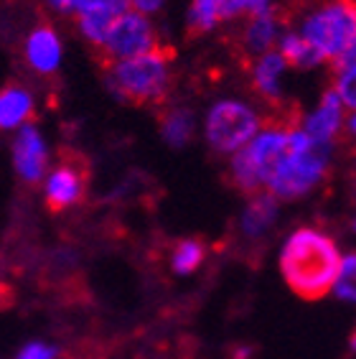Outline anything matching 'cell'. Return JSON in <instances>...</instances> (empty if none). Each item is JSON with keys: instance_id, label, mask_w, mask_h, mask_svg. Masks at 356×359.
Here are the masks:
<instances>
[{"instance_id": "ffe728a7", "label": "cell", "mask_w": 356, "mask_h": 359, "mask_svg": "<svg viewBox=\"0 0 356 359\" xmlns=\"http://www.w3.org/2000/svg\"><path fill=\"white\" fill-rule=\"evenodd\" d=\"M334 290L343 301H356V255H349L341 263V273H338Z\"/></svg>"}, {"instance_id": "ac0fdd59", "label": "cell", "mask_w": 356, "mask_h": 359, "mask_svg": "<svg viewBox=\"0 0 356 359\" xmlns=\"http://www.w3.org/2000/svg\"><path fill=\"white\" fill-rule=\"evenodd\" d=\"M219 21H221L219 0H191L189 18H186V31H189V36L209 34Z\"/></svg>"}, {"instance_id": "603a6c76", "label": "cell", "mask_w": 356, "mask_h": 359, "mask_svg": "<svg viewBox=\"0 0 356 359\" xmlns=\"http://www.w3.org/2000/svg\"><path fill=\"white\" fill-rule=\"evenodd\" d=\"M48 11H54L59 15H76L79 8L84 6V0H43Z\"/></svg>"}, {"instance_id": "e0dca14e", "label": "cell", "mask_w": 356, "mask_h": 359, "mask_svg": "<svg viewBox=\"0 0 356 359\" xmlns=\"http://www.w3.org/2000/svg\"><path fill=\"white\" fill-rule=\"evenodd\" d=\"M280 56L285 59L288 67H295V69H313L323 62V56L318 54V48L310 46L301 34H282L280 36Z\"/></svg>"}, {"instance_id": "9c48e42d", "label": "cell", "mask_w": 356, "mask_h": 359, "mask_svg": "<svg viewBox=\"0 0 356 359\" xmlns=\"http://www.w3.org/2000/svg\"><path fill=\"white\" fill-rule=\"evenodd\" d=\"M125 13H130V0H84L79 8V34L92 46H102L110 28L115 26Z\"/></svg>"}, {"instance_id": "2e32d148", "label": "cell", "mask_w": 356, "mask_h": 359, "mask_svg": "<svg viewBox=\"0 0 356 359\" xmlns=\"http://www.w3.org/2000/svg\"><path fill=\"white\" fill-rule=\"evenodd\" d=\"M275 217H278V199L273 194H257L242 215V232L249 237L262 235L275 222Z\"/></svg>"}, {"instance_id": "5b68a950", "label": "cell", "mask_w": 356, "mask_h": 359, "mask_svg": "<svg viewBox=\"0 0 356 359\" xmlns=\"http://www.w3.org/2000/svg\"><path fill=\"white\" fill-rule=\"evenodd\" d=\"M260 115L242 100H219L206 112V143L217 153H240L257 138Z\"/></svg>"}, {"instance_id": "9a60e30c", "label": "cell", "mask_w": 356, "mask_h": 359, "mask_svg": "<svg viewBox=\"0 0 356 359\" xmlns=\"http://www.w3.org/2000/svg\"><path fill=\"white\" fill-rule=\"evenodd\" d=\"M193 130H196V120H193V112L189 107L176 104V107L163 110V115H160V135L173 148H184L193 138Z\"/></svg>"}, {"instance_id": "d4e9b609", "label": "cell", "mask_w": 356, "mask_h": 359, "mask_svg": "<svg viewBox=\"0 0 356 359\" xmlns=\"http://www.w3.org/2000/svg\"><path fill=\"white\" fill-rule=\"evenodd\" d=\"M15 298H18V293H15L13 285L0 280V311H11L15 306Z\"/></svg>"}, {"instance_id": "8fae6325", "label": "cell", "mask_w": 356, "mask_h": 359, "mask_svg": "<svg viewBox=\"0 0 356 359\" xmlns=\"http://www.w3.org/2000/svg\"><path fill=\"white\" fill-rule=\"evenodd\" d=\"M13 163L15 171L26 184H39L46 173L48 151L43 143L41 133L34 123L23 125L13 140Z\"/></svg>"}, {"instance_id": "277c9868", "label": "cell", "mask_w": 356, "mask_h": 359, "mask_svg": "<svg viewBox=\"0 0 356 359\" xmlns=\"http://www.w3.org/2000/svg\"><path fill=\"white\" fill-rule=\"evenodd\" d=\"M301 36L323 59L338 62L356 43V0H329L306 18Z\"/></svg>"}, {"instance_id": "3957f363", "label": "cell", "mask_w": 356, "mask_h": 359, "mask_svg": "<svg viewBox=\"0 0 356 359\" xmlns=\"http://www.w3.org/2000/svg\"><path fill=\"white\" fill-rule=\"evenodd\" d=\"M329 166V145L315 143L308 133L295 128L288 135V156L275 171L267 189L275 199H298L323 179Z\"/></svg>"}, {"instance_id": "83f0119b", "label": "cell", "mask_w": 356, "mask_h": 359, "mask_svg": "<svg viewBox=\"0 0 356 359\" xmlns=\"http://www.w3.org/2000/svg\"><path fill=\"white\" fill-rule=\"evenodd\" d=\"M354 229H356V222H354Z\"/></svg>"}, {"instance_id": "8992f818", "label": "cell", "mask_w": 356, "mask_h": 359, "mask_svg": "<svg viewBox=\"0 0 356 359\" xmlns=\"http://www.w3.org/2000/svg\"><path fill=\"white\" fill-rule=\"evenodd\" d=\"M158 46H160V43H158L156 26L151 23V18L130 11V13H125L123 18L110 28V34H107V39L102 41V46H97V59H100V67L107 69L112 64L143 56Z\"/></svg>"}, {"instance_id": "7c38bea8", "label": "cell", "mask_w": 356, "mask_h": 359, "mask_svg": "<svg viewBox=\"0 0 356 359\" xmlns=\"http://www.w3.org/2000/svg\"><path fill=\"white\" fill-rule=\"evenodd\" d=\"M34 118V95L18 82H8L0 87V130L23 128Z\"/></svg>"}, {"instance_id": "4fadbf2b", "label": "cell", "mask_w": 356, "mask_h": 359, "mask_svg": "<svg viewBox=\"0 0 356 359\" xmlns=\"http://www.w3.org/2000/svg\"><path fill=\"white\" fill-rule=\"evenodd\" d=\"M341 97L336 90H326L321 97V104H318V110L306 120V133H308L310 138L315 143L321 145H331L334 135L338 133L341 128Z\"/></svg>"}, {"instance_id": "d6986e66", "label": "cell", "mask_w": 356, "mask_h": 359, "mask_svg": "<svg viewBox=\"0 0 356 359\" xmlns=\"http://www.w3.org/2000/svg\"><path fill=\"white\" fill-rule=\"evenodd\" d=\"M173 273L178 276H191L193 270L204 263V245L199 240H181L173 250Z\"/></svg>"}, {"instance_id": "7a4b0ae2", "label": "cell", "mask_w": 356, "mask_h": 359, "mask_svg": "<svg viewBox=\"0 0 356 359\" xmlns=\"http://www.w3.org/2000/svg\"><path fill=\"white\" fill-rule=\"evenodd\" d=\"M173 51L171 48H153L148 54L128 59V62L112 64L104 72L107 90L132 104H163L171 92Z\"/></svg>"}, {"instance_id": "6da1fadb", "label": "cell", "mask_w": 356, "mask_h": 359, "mask_svg": "<svg viewBox=\"0 0 356 359\" xmlns=\"http://www.w3.org/2000/svg\"><path fill=\"white\" fill-rule=\"evenodd\" d=\"M341 255L329 235L303 227L288 237L280 255V270L288 288L303 301H321L338 280Z\"/></svg>"}, {"instance_id": "484cf974", "label": "cell", "mask_w": 356, "mask_h": 359, "mask_svg": "<svg viewBox=\"0 0 356 359\" xmlns=\"http://www.w3.org/2000/svg\"><path fill=\"white\" fill-rule=\"evenodd\" d=\"M349 133H351V135H356V112L351 115V120H349Z\"/></svg>"}, {"instance_id": "cb8c5ba5", "label": "cell", "mask_w": 356, "mask_h": 359, "mask_svg": "<svg viewBox=\"0 0 356 359\" xmlns=\"http://www.w3.org/2000/svg\"><path fill=\"white\" fill-rule=\"evenodd\" d=\"M130 6L135 8V13L153 15V13H160V8L165 6V0H130Z\"/></svg>"}, {"instance_id": "52a82bcc", "label": "cell", "mask_w": 356, "mask_h": 359, "mask_svg": "<svg viewBox=\"0 0 356 359\" xmlns=\"http://www.w3.org/2000/svg\"><path fill=\"white\" fill-rule=\"evenodd\" d=\"M290 21V13L282 6L275 3L270 11H262L257 15H249L240 34V54L245 59H260L267 51H273L275 41L280 39L282 26Z\"/></svg>"}, {"instance_id": "5bb4252c", "label": "cell", "mask_w": 356, "mask_h": 359, "mask_svg": "<svg viewBox=\"0 0 356 359\" xmlns=\"http://www.w3.org/2000/svg\"><path fill=\"white\" fill-rule=\"evenodd\" d=\"M285 59L280 56V51H267L265 56H260L252 67V87L254 92L265 100V102L275 104L280 110V74L285 72Z\"/></svg>"}, {"instance_id": "30bf717a", "label": "cell", "mask_w": 356, "mask_h": 359, "mask_svg": "<svg viewBox=\"0 0 356 359\" xmlns=\"http://www.w3.org/2000/svg\"><path fill=\"white\" fill-rule=\"evenodd\" d=\"M23 56H26V64L36 74L51 76L59 72L64 46L51 23H39V26H34V31L26 36V43H23Z\"/></svg>"}, {"instance_id": "4316f807", "label": "cell", "mask_w": 356, "mask_h": 359, "mask_svg": "<svg viewBox=\"0 0 356 359\" xmlns=\"http://www.w3.org/2000/svg\"><path fill=\"white\" fill-rule=\"evenodd\" d=\"M349 344H351V349H354V352H356V329H354V332H351V341H349Z\"/></svg>"}, {"instance_id": "7402d4cb", "label": "cell", "mask_w": 356, "mask_h": 359, "mask_svg": "<svg viewBox=\"0 0 356 359\" xmlns=\"http://www.w3.org/2000/svg\"><path fill=\"white\" fill-rule=\"evenodd\" d=\"M15 359H59V349L43 344V341H28Z\"/></svg>"}, {"instance_id": "44dd1931", "label": "cell", "mask_w": 356, "mask_h": 359, "mask_svg": "<svg viewBox=\"0 0 356 359\" xmlns=\"http://www.w3.org/2000/svg\"><path fill=\"white\" fill-rule=\"evenodd\" d=\"M336 92L341 97V102L349 107V110H356V64L346 67V69L336 72Z\"/></svg>"}, {"instance_id": "ba28073f", "label": "cell", "mask_w": 356, "mask_h": 359, "mask_svg": "<svg viewBox=\"0 0 356 359\" xmlns=\"http://www.w3.org/2000/svg\"><path fill=\"white\" fill-rule=\"evenodd\" d=\"M87 166L84 161L69 158V153L64 151V161L51 171L46 179V207L48 212H64V209L74 207L76 201L84 196V187H87Z\"/></svg>"}]
</instances>
